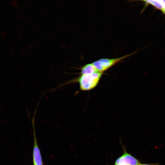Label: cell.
Returning a JSON list of instances; mask_svg holds the SVG:
<instances>
[{
	"label": "cell",
	"instance_id": "1",
	"mask_svg": "<svg viewBox=\"0 0 165 165\" xmlns=\"http://www.w3.org/2000/svg\"><path fill=\"white\" fill-rule=\"evenodd\" d=\"M103 73L98 72L81 75L77 80L80 90L87 91L94 88L97 85Z\"/></svg>",
	"mask_w": 165,
	"mask_h": 165
},
{
	"label": "cell",
	"instance_id": "2",
	"mask_svg": "<svg viewBox=\"0 0 165 165\" xmlns=\"http://www.w3.org/2000/svg\"><path fill=\"white\" fill-rule=\"evenodd\" d=\"M135 53L134 52L132 53L115 58L101 59L94 61L92 64L99 72H103L120 61L133 55Z\"/></svg>",
	"mask_w": 165,
	"mask_h": 165
},
{
	"label": "cell",
	"instance_id": "3",
	"mask_svg": "<svg viewBox=\"0 0 165 165\" xmlns=\"http://www.w3.org/2000/svg\"><path fill=\"white\" fill-rule=\"evenodd\" d=\"M123 150V154L117 159L114 165H138L141 163L138 160L127 152L124 147Z\"/></svg>",
	"mask_w": 165,
	"mask_h": 165
},
{
	"label": "cell",
	"instance_id": "4",
	"mask_svg": "<svg viewBox=\"0 0 165 165\" xmlns=\"http://www.w3.org/2000/svg\"><path fill=\"white\" fill-rule=\"evenodd\" d=\"M34 130V144L33 151V160L34 165H43L42 156L38 146Z\"/></svg>",
	"mask_w": 165,
	"mask_h": 165
},
{
	"label": "cell",
	"instance_id": "5",
	"mask_svg": "<svg viewBox=\"0 0 165 165\" xmlns=\"http://www.w3.org/2000/svg\"><path fill=\"white\" fill-rule=\"evenodd\" d=\"M99 72L92 63L87 64L81 69V75L91 74Z\"/></svg>",
	"mask_w": 165,
	"mask_h": 165
},
{
	"label": "cell",
	"instance_id": "6",
	"mask_svg": "<svg viewBox=\"0 0 165 165\" xmlns=\"http://www.w3.org/2000/svg\"><path fill=\"white\" fill-rule=\"evenodd\" d=\"M145 3L147 4H150L156 9L161 10L162 11L163 10V8L161 6L159 0H144Z\"/></svg>",
	"mask_w": 165,
	"mask_h": 165
},
{
	"label": "cell",
	"instance_id": "7",
	"mask_svg": "<svg viewBox=\"0 0 165 165\" xmlns=\"http://www.w3.org/2000/svg\"><path fill=\"white\" fill-rule=\"evenodd\" d=\"M158 163H144V164H142V163H140V164L138 165H158Z\"/></svg>",
	"mask_w": 165,
	"mask_h": 165
}]
</instances>
